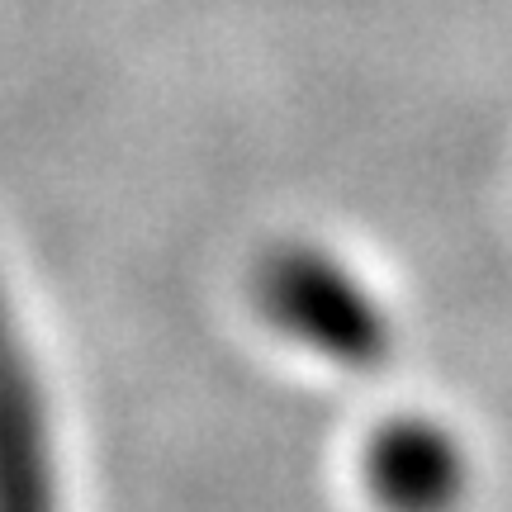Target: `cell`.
I'll list each match as a JSON object with an SVG mask.
<instances>
[{
  "mask_svg": "<svg viewBox=\"0 0 512 512\" xmlns=\"http://www.w3.org/2000/svg\"><path fill=\"white\" fill-rule=\"evenodd\" d=\"M361 484L380 512H456L470 494V451L446 422L399 413L361 446Z\"/></svg>",
  "mask_w": 512,
  "mask_h": 512,
  "instance_id": "cell-3",
  "label": "cell"
},
{
  "mask_svg": "<svg viewBox=\"0 0 512 512\" xmlns=\"http://www.w3.org/2000/svg\"><path fill=\"white\" fill-rule=\"evenodd\" d=\"M252 299L266 328L323 366L370 375L394 351V323L384 299L332 247L304 238L266 247L256 256Z\"/></svg>",
  "mask_w": 512,
  "mask_h": 512,
  "instance_id": "cell-1",
  "label": "cell"
},
{
  "mask_svg": "<svg viewBox=\"0 0 512 512\" xmlns=\"http://www.w3.org/2000/svg\"><path fill=\"white\" fill-rule=\"evenodd\" d=\"M0 512H62L48 389L0 280Z\"/></svg>",
  "mask_w": 512,
  "mask_h": 512,
  "instance_id": "cell-2",
  "label": "cell"
}]
</instances>
